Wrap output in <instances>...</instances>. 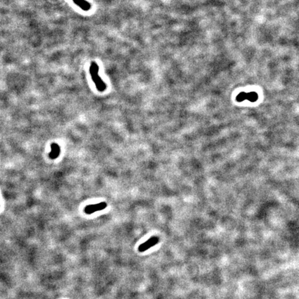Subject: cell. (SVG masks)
I'll return each instance as SVG.
<instances>
[{
    "label": "cell",
    "mask_w": 299,
    "mask_h": 299,
    "mask_svg": "<svg viewBox=\"0 0 299 299\" xmlns=\"http://www.w3.org/2000/svg\"><path fill=\"white\" fill-rule=\"evenodd\" d=\"M159 239L158 237H155V236L152 237L151 238H150L148 240H147L146 243H144L140 245V246L139 247V251L140 252H143L147 250L148 248L157 244L158 243V242H159Z\"/></svg>",
    "instance_id": "cell-4"
},
{
    "label": "cell",
    "mask_w": 299,
    "mask_h": 299,
    "mask_svg": "<svg viewBox=\"0 0 299 299\" xmlns=\"http://www.w3.org/2000/svg\"><path fill=\"white\" fill-rule=\"evenodd\" d=\"M99 65H97L96 62H92V64H91L90 68H89V73H90L91 77H92L93 82L95 84L96 89H98V91H99V92H104V91H105L107 86H106V84L103 82V80L99 76Z\"/></svg>",
    "instance_id": "cell-1"
},
{
    "label": "cell",
    "mask_w": 299,
    "mask_h": 299,
    "mask_svg": "<svg viewBox=\"0 0 299 299\" xmlns=\"http://www.w3.org/2000/svg\"><path fill=\"white\" fill-rule=\"evenodd\" d=\"M107 204L106 202H100L96 204H90L85 208L84 211H85V213L86 214L90 215L95 212H97V211L105 209V208H107Z\"/></svg>",
    "instance_id": "cell-2"
},
{
    "label": "cell",
    "mask_w": 299,
    "mask_h": 299,
    "mask_svg": "<svg viewBox=\"0 0 299 299\" xmlns=\"http://www.w3.org/2000/svg\"><path fill=\"white\" fill-rule=\"evenodd\" d=\"M258 98V96L256 92H250V93H244L242 92L236 97V100L238 102L243 101L245 99H247L251 102L256 101Z\"/></svg>",
    "instance_id": "cell-3"
},
{
    "label": "cell",
    "mask_w": 299,
    "mask_h": 299,
    "mask_svg": "<svg viewBox=\"0 0 299 299\" xmlns=\"http://www.w3.org/2000/svg\"><path fill=\"white\" fill-rule=\"evenodd\" d=\"M51 152L49 154V157L51 159H56L60 154V147L58 143H52L51 145Z\"/></svg>",
    "instance_id": "cell-5"
},
{
    "label": "cell",
    "mask_w": 299,
    "mask_h": 299,
    "mask_svg": "<svg viewBox=\"0 0 299 299\" xmlns=\"http://www.w3.org/2000/svg\"><path fill=\"white\" fill-rule=\"evenodd\" d=\"M74 4L85 11H87L91 8V4L86 0H73Z\"/></svg>",
    "instance_id": "cell-6"
}]
</instances>
